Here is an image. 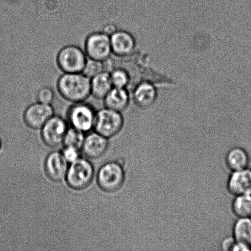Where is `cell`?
I'll return each mask as SVG.
<instances>
[{
  "instance_id": "cell-1",
  "label": "cell",
  "mask_w": 251,
  "mask_h": 251,
  "mask_svg": "<svg viewBox=\"0 0 251 251\" xmlns=\"http://www.w3.org/2000/svg\"><path fill=\"white\" fill-rule=\"evenodd\" d=\"M56 85L61 97L73 104L85 102L91 95V78L83 73H64Z\"/></svg>"
},
{
  "instance_id": "cell-2",
  "label": "cell",
  "mask_w": 251,
  "mask_h": 251,
  "mask_svg": "<svg viewBox=\"0 0 251 251\" xmlns=\"http://www.w3.org/2000/svg\"><path fill=\"white\" fill-rule=\"evenodd\" d=\"M94 174L92 163L87 159L79 157L70 164L65 178L66 183L75 190H83L92 183Z\"/></svg>"
},
{
  "instance_id": "cell-3",
  "label": "cell",
  "mask_w": 251,
  "mask_h": 251,
  "mask_svg": "<svg viewBox=\"0 0 251 251\" xmlns=\"http://www.w3.org/2000/svg\"><path fill=\"white\" fill-rule=\"evenodd\" d=\"M125 173L124 167L118 162H109L100 167L97 181L100 188L108 193L119 191L124 185Z\"/></svg>"
},
{
  "instance_id": "cell-4",
  "label": "cell",
  "mask_w": 251,
  "mask_h": 251,
  "mask_svg": "<svg viewBox=\"0 0 251 251\" xmlns=\"http://www.w3.org/2000/svg\"><path fill=\"white\" fill-rule=\"evenodd\" d=\"M87 59L85 51L79 47L69 45L59 51L56 63L63 73H82Z\"/></svg>"
},
{
  "instance_id": "cell-5",
  "label": "cell",
  "mask_w": 251,
  "mask_h": 251,
  "mask_svg": "<svg viewBox=\"0 0 251 251\" xmlns=\"http://www.w3.org/2000/svg\"><path fill=\"white\" fill-rule=\"evenodd\" d=\"M124 124L121 112L105 107L97 112L94 129L95 132L109 139L121 131Z\"/></svg>"
},
{
  "instance_id": "cell-6",
  "label": "cell",
  "mask_w": 251,
  "mask_h": 251,
  "mask_svg": "<svg viewBox=\"0 0 251 251\" xmlns=\"http://www.w3.org/2000/svg\"><path fill=\"white\" fill-rule=\"evenodd\" d=\"M96 114L92 105L85 102L75 103L69 110L68 119L72 127L85 133L94 128Z\"/></svg>"
},
{
  "instance_id": "cell-7",
  "label": "cell",
  "mask_w": 251,
  "mask_h": 251,
  "mask_svg": "<svg viewBox=\"0 0 251 251\" xmlns=\"http://www.w3.org/2000/svg\"><path fill=\"white\" fill-rule=\"evenodd\" d=\"M85 52L88 58L104 61L112 54L110 37L101 32L89 34L85 43Z\"/></svg>"
},
{
  "instance_id": "cell-8",
  "label": "cell",
  "mask_w": 251,
  "mask_h": 251,
  "mask_svg": "<svg viewBox=\"0 0 251 251\" xmlns=\"http://www.w3.org/2000/svg\"><path fill=\"white\" fill-rule=\"evenodd\" d=\"M68 129L67 123L62 118L53 115L41 128V137L44 144L55 147L63 142Z\"/></svg>"
},
{
  "instance_id": "cell-9",
  "label": "cell",
  "mask_w": 251,
  "mask_h": 251,
  "mask_svg": "<svg viewBox=\"0 0 251 251\" xmlns=\"http://www.w3.org/2000/svg\"><path fill=\"white\" fill-rule=\"evenodd\" d=\"M53 115L54 110L51 105L37 102L29 105L25 110L24 120L31 129H41Z\"/></svg>"
},
{
  "instance_id": "cell-10",
  "label": "cell",
  "mask_w": 251,
  "mask_h": 251,
  "mask_svg": "<svg viewBox=\"0 0 251 251\" xmlns=\"http://www.w3.org/2000/svg\"><path fill=\"white\" fill-rule=\"evenodd\" d=\"M68 164L61 152L53 151L46 157L44 169L50 180L59 182L66 178Z\"/></svg>"
},
{
  "instance_id": "cell-11",
  "label": "cell",
  "mask_w": 251,
  "mask_h": 251,
  "mask_svg": "<svg viewBox=\"0 0 251 251\" xmlns=\"http://www.w3.org/2000/svg\"><path fill=\"white\" fill-rule=\"evenodd\" d=\"M227 189L232 195H251V169L233 171L227 181Z\"/></svg>"
},
{
  "instance_id": "cell-12",
  "label": "cell",
  "mask_w": 251,
  "mask_h": 251,
  "mask_svg": "<svg viewBox=\"0 0 251 251\" xmlns=\"http://www.w3.org/2000/svg\"><path fill=\"white\" fill-rule=\"evenodd\" d=\"M112 53L120 57H126L134 52L136 42L131 34L125 30L118 29L110 36Z\"/></svg>"
},
{
  "instance_id": "cell-13",
  "label": "cell",
  "mask_w": 251,
  "mask_h": 251,
  "mask_svg": "<svg viewBox=\"0 0 251 251\" xmlns=\"http://www.w3.org/2000/svg\"><path fill=\"white\" fill-rule=\"evenodd\" d=\"M108 148L109 142L107 138L95 132L85 137L82 150L88 158L98 159L106 152Z\"/></svg>"
},
{
  "instance_id": "cell-14",
  "label": "cell",
  "mask_w": 251,
  "mask_h": 251,
  "mask_svg": "<svg viewBox=\"0 0 251 251\" xmlns=\"http://www.w3.org/2000/svg\"><path fill=\"white\" fill-rule=\"evenodd\" d=\"M157 97L156 88L149 82L139 83L133 92V100L141 109L151 107L156 102Z\"/></svg>"
},
{
  "instance_id": "cell-15",
  "label": "cell",
  "mask_w": 251,
  "mask_h": 251,
  "mask_svg": "<svg viewBox=\"0 0 251 251\" xmlns=\"http://www.w3.org/2000/svg\"><path fill=\"white\" fill-rule=\"evenodd\" d=\"M105 107L122 112L128 107L130 96L126 88L113 87L104 99Z\"/></svg>"
},
{
  "instance_id": "cell-16",
  "label": "cell",
  "mask_w": 251,
  "mask_h": 251,
  "mask_svg": "<svg viewBox=\"0 0 251 251\" xmlns=\"http://www.w3.org/2000/svg\"><path fill=\"white\" fill-rule=\"evenodd\" d=\"M112 88L110 73L107 71H104L91 78V95L96 99L104 100Z\"/></svg>"
},
{
  "instance_id": "cell-17",
  "label": "cell",
  "mask_w": 251,
  "mask_h": 251,
  "mask_svg": "<svg viewBox=\"0 0 251 251\" xmlns=\"http://www.w3.org/2000/svg\"><path fill=\"white\" fill-rule=\"evenodd\" d=\"M226 161L228 168L233 172L249 167L250 158L248 152L243 148L234 147L227 152Z\"/></svg>"
},
{
  "instance_id": "cell-18",
  "label": "cell",
  "mask_w": 251,
  "mask_h": 251,
  "mask_svg": "<svg viewBox=\"0 0 251 251\" xmlns=\"http://www.w3.org/2000/svg\"><path fill=\"white\" fill-rule=\"evenodd\" d=\"M233 237L236 242L247 243L251 246V218H239L233 228Z\"/></svg>"
},
{
  "instance_id": "cell-19",
  "label": "cell",
  "mask_w": 251,
  "mask_h": 251,
  "mask_svg": "<svg viewBox=\"0 0 251 251\" xmlns=\"http://www.w3.org/2000/svg\"><path fill=\"white\" fill-rule=\"evenodd\" d=\"M232 211L239 218L251 217V195L235 196L232 203Z\"/></svg>"
},
{
  "instance_id": "cell-20",
  "label": "cell",
  "mask_w": 251,
  "mask_h": 251,
  "mask_svg": "<svg viewBox=\"0 0 251 251\" xmlns=\"http://www.w3.org/2000/svg\"><path fill=\"white\" fill-rule=\"evenodd\" d=\"M83 134L84 132L71 127L66 132L63 143L65 146L73 147L81 150L85 138Z\"/></svg>"
},
{
  "instance_id": "cell-21",
  "label": "cell",
  "mask_w": 251,
  "mask_h": 251,
  "mask_svg": "<svg viewBox=\"0 0 251 251\" xmlns=\"http://www.w3.org/2000/svg\"><path fill=\"white\" fill-rule=\"evenodd\" d=\"M113 87L126 88L130 82V76L126 70L123 68H114L110 72Z\"/></svg>"
},
{
  "instance_id": "cell-22",
  "label": "cell",
  "mask_w": 251,
  "mask_h": 251,
  "mask_svg": "<svg viewBox=\"0 0 251 251\" xmlns=\"http://www.w3.org/2000/svg\"><path fill=\"white\" fill-rule=\"evenodd\" d=\"M104 71H105L104 61L88 58L82 73L88 77L92 78Z\"/></svg>"
},
{
  "instance_id": "cell-23",
  "label": "cell",
  "mask_w": 251,
  "mask_h": 251,
  "mask_svg": "<svg viewBox=\"0 0 251 251\" xmlns=\"http://www.w3.org/2000/svg\"><path fill=\"white\" fill-rule=\"evenodd\" d=\"M55 98L54 92L50 88L44 87L37 94V101L44 104L51 105Z\"/></svg>"
},
{
  "instance_id": "cell-24",
  "label": "cell",
  "mask_w": 251,
  "mask_h": 251,
  "mask_svg": "<svg viewBox=\"0 0 251 251\" xmlns=\"http://www.w3.org/2000/svg\"><path fill=\"white\" fill-rule=\"evenodd\" d=\"M80 150L75 147L65 146L61 153L66 161L71 164L79 158Z\"/></svg>"
},
{
  "instance_id": "cell-25",
  "label": "cell",
  "mask_w": 251,
  "mask_h": 251,
  "mask_svg": "<svg viewBox=\"0 0 251 251\" xmlns=\"http://www.w3.org/2000/svg\"><path fill=\"white\" fill-rule=\"evenodd\" d=\"M231 251H251V246L247 243L240 242H235L233 244L232 249Z\"/></svg>"
},
{
  "instance_id": "cell-26",
  "label": "cell",
  "mask_w": 251,
  "mask_h": 251,
  "mask_svg": "<svg viewBox=\"0 0 251 251\" xmlns=\"http://www.w3.org/2000/svg\"><path fill=\"white\" fill-rule=\"evenodd\" d=\"M235 242V240L233 237L226 238V239L223 241L222 245H221V247H222L223 250L231 251Z\"/></svg>"
},
{
  "instance_id": "cell-27",
  "label": "cell",
  "mask_w": 251,
  "mask_h": 251,
  "mask_svg": "<svg viewBox=\"0 0 251 251\" xmlns=\"http://www.w3.org/2000/svg\"><path fill=\"white\" fill-rule=\"evenodd\" d=\"M118 30L117 26L115 25L112 24H109L105 25L103 28L102 32L105 34H106L108 36H111L113 34Z\"/></svg>"
},
{
  "instance_id": "cell-28",
  "label": "cell",
  "mask_w": 251,
  "mask_h": 251,
  "mask_svg": "<svg viewBox=\"0 0 251 251\" xmlns=\"http://www.w3.org/2000/svg\"></svg>"
}]
</instances>
